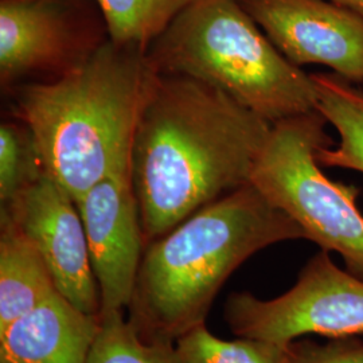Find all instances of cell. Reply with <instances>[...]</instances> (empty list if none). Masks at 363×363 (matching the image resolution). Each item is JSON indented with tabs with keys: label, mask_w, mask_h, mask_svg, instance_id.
Here are the masks:
<instances>
[{
	"label": "cell",
	"mask_w": 363,
	"mask_h": 363,
	"mask_svg": "<svg viewBox=\"0 0 363 363\" xmlns=\"http://www.w3.org/2000/svg\"><path fill=\"white\" fill-rule=\"evenodd\" d=\"M76 205L100 291V315L128 310L145 249L130 172L99 182Z\"/></svg>",
	"instance_id": "10"
},
{
	"label": "cell",
	"mask_w": 363,
	"mask_h": 363,
	"mask_svg": "<svg viewBox=\"0 0 363 363\" xmlns=\"http://www.w3.org/2000/svg\"><path fill=\"white\" fill-rule=\"evenodd\" d=\"M325 124L319 111L273 124L249 183L296 220L306 240L339 253L346 271L363 280L361 190L330 179L318 162V151L334 144Z\"/></svg>",
	"instance_id": "5"
},
{
	"label": "cell",
	"mask_w": 363,
	"mask_h": 363,
	"mask_svg": "<svg viewBox=\"0 0 363 363\" xmlns=\"http://www.w3.org/2000/svg\"><path fill=\"white\" fill-rule=\"evenodd\" d=\"M152 70L145 50L106 39L79 65L23 85L16 115L33 130L46 172L77 202L130 172V148Z\"/></svg>",
	"instance_id": "3"
},
{
	"label": "cell",
	"mask_w": 363,
	"mask_h": 363,
	"mask_svg": "<svg viewBox=\"0 0 363 363\" xmlns=\"http://www.w3.org/2000/svg\"><path fill=\"white\" fill-rule=\"evenodd\" d=\"M100 315L78 310L58 291L0 330V363H88Z\"/></svg>",
	"instance_id": "11"
},
{
	"label": "cell",
	"mask_w": 363,
	"mask_h": 363,
	"mask_svg": "<svg viewBox=\"0 0 363 363\" xmlns=\"http://www.w3.org/2000/svg\"><path fill=\"white\" fill-rule=\"evenodd\" d=\"M225 319L237 337L286 346L310 334L346 337L363 334V280L343 271L320 249L288 292L261 300L230 295Z\"/></svg>",
	"instance_id": "6"
},
{
	"label": "cell",
	"mask_w": 363,
	"mask_h": 363,
	"mask_svg": "<svg viewBox=\"0 0 363 363\" xmlns=\"http://www.w3.org/2000/svg\"><path fill=\"white\" fill-rule=\"evenodd\" d=\"M109 39L93 0H0V81L61 77Z\"/></svg>",
	"instance_id": "7"
},
{
	"label": "cell",
	"mask_w": 363,
	"mask_h": 363,
	"mask_svg": "<svg viewBox=\"0 0 363 363\" xmlns=\"http://www.w3.org/2000/svg\"><path fill=\"white\" fill-rule=\"evenodd\" d=\"M46 174L33 130L22 120L0 127V202L7 205Z\"/></svg>",
	"instance_id": "17"
},
{
	"label": "cell",
	"mask_w": 363,
	"mask_h": 363,
	"mask_svg": "<svg viewBox=\"0 0 363 363\" xmlns=\"http://www.w3.org/2000/svg\"><path fill=\"white\" fill-rule=\"evenodd\" d=\"M271 130L206 82L152 72L130 148L145 244L247 184Z\"/></svg>",
	"instance_id": "1"
},
{
	"label": "cell",
	"mask_w": 363,
	"mask_h": 363,
	"mask_svg": "<svg viewBox=\"0 0 363 363\" xmlns=\"http://www.w3.org/2000/svg\"><path fill=\"white\" fill-rule=\"evenodd\" d=\"M145 58L157 74L206 82L272 125L318 111L311 74L277 50L238 0H193Z\"/></svg>",
	"instance_id": "4"
},
{
	"label": "cell",
	"mask_w": 363,
	"mask_h": 363,
	"mask_svg": "<svg viewBox=\"0 0 363 363\" xmlns=\"http://www.w3.org/2000/svg\"><path fill=\"white\" fill-rule=\"evenodd\" d=\"M58 292L37 247L13 217L0 214V330Z\"/></svg>",
	"instance_id": "12"
},
{
	"label": "cell",
	"mask_w": 363,
	"mask_h": 363,
	"mask_svg": "<svg viewBox=\"0 0 363 363\" xmlns=\"http://www.w3.org/2000/svg\"><path fill=\"white\" fill-rule=\"evenodd\" d=\"M37 247L57 289L78 310L100 315V291L76 202L46 172L1 206Z\"/></svg>",
	"instance_id": "9"
},
{
	"label": "cell",
	"mask_w": 363,
	"mask_h": 363,
	"mask_svg": "<svg viewBox=\"0 0 363 363\" xmlns=\"http://www.w3.org/2000/svg\"><path fill=\"white\" fill-rule=\"evenodd\" d=\"M286 363H363V342L354 337H333L318 345L310 340L286 345Z\"/></svg>",
	"instance_id": "18"
},
{
	"label": "cell",
	"mask_w": 363,
	"mask_h": 363,
	"mask_svg": "<svg viewBox=\"0 0 363 363\" xmlns=\"http://www.w3.org/2000/svg\"><path fill=\"white\" fill-rule=\"evenodd\" d=\"M88 363H181L175 343L144 340L123 311L100 315Z\"/></svg>",
	"instance_id": "15"
},
{
	"label": "cell",
	"mask_w": 363,
	"mask_h": 363,
	"mask_svg": "<svg viewBox=\"0 0 363 363\" xmlns=\"http://www.w3.org/2000/svg\"><path fill=\"white\" fill-rule=\"evenodd\" d=\"M318 91V111L339 135V143L318 151L322 167L363 174V91L335 73L311 74Z\"/></svg>",
	"instance_id": "13"
},
{
	"label": "cell",
	"mask_w": 363,
	"mask_h": 363,
	"mask_svg": "<svg viewBox=\"0 0 363 363\" xmlns=\"http://www.w3.org/2000/svg\"><path fill=\"white\" fill-rule=\"evenodd\" d=\"M294 65H323L363 84V18L330 0H238Z\"/></svg>",
	"instance_id": "8"
},
{
	"label": "cell",
	"mask_w": 363,
	"mask_h": 363,
	"mask_svg": "<svg viewBox=\"0 0 363 363\" xmlns=\"http://www.w3.org/2000/svg\"><path fill=\"white\" fill-rule=\"evenodd\" d=\"M104 16L109 39L147 50L193 0H93Z\"/></svg>",
	"instance_id": "14"
},
{
	"label": "cell",
	"mask_w": 363,
	"mask_h": 363,
	"mask_svg": "<svg viewBox=\"0 0 363 363\" xmlns=\"http://www.w3.org/2000/svg\"><path fill=\"white\" fill-rule=\"evenodd\" d=\"M304 230L247 183L150 242L136 277L130 320L144 340L175 343L205 325L220 286L249 257Z\"/></svg>",
	"instance_id": "2"
},
{
	"label": "cell",
	"mask_w": 363,
	"mask_h": 363,
	"mask_svg": "<svg viewBox=\"0 0 363 363\" xmlns=\"http://www.w3.org/2000/svg\"><path fill=\"white\" fill-rule=\"evenodd\" d=\"M330 1L363 18V0H330Z\"/></svg>",
	"instance_id": "19"
},
{
	"label": "cell",
	"mask_w": 363,
	"mask_h": 363,
	"mask_svg": "<svg viewBox=\"0 0 363 363\" xmlns=\"http://www.w3.org/2000/svg\"><path fill=\"white\" fill-rule=\"evenodd\" d=\"M181 363H286V345L241 337L223 340L198 325L175 342Z\"/></svg>",
	"instance_id": "16"
}]
</instances>
